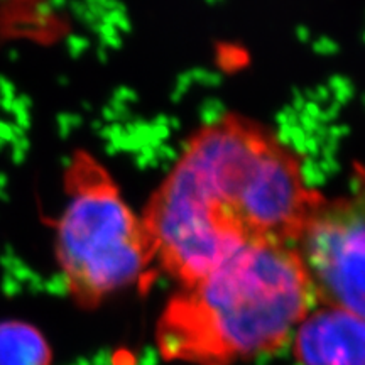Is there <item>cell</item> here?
<instances>
[{
    "label": "cell",
    "mask_w": 365,
    "mask_h": 365,
    "mask_svg": "<svg viewBox=\"0 0 365 365\" xmlns=\"http://www.w3.org/2000/svg\"><path fill=\"white\" fill-rule=\"evenodd\" d=\"M317 207L296 159L259 127L228 118L190 140L144 223L156 262L182 287L250 242L294 244Z\"/></svg>",
    "instance_id": "6da1fadb"
},
{
    "label": "cell",
    "mask_w": 365,
    "mask_h": 365,
    "mask_svg": "<svg viewBox=\"0 0 365 365\" xmlns=\"http://www.w3.org/2000/svg\"><path fill=\"white\" fill-rule=\"evenodd\" d=\"M293 245L314 303L365 319V210L357 203H318Z\"/></svg>",
    "instance_id": "277c9868"
},
{
    "label": "cell",
    "mask_w": 365,
    "mask_h": 365,
    "mask_svg": "<svg viewBox=\"0 0 365 365\" xmlns=\"http://www.w3.org/2000/svg\"><path fill=\"white\" fill-rule=\"evenodd\" d=\"M313 304L294 245L250 242L168 299L154 327V346L168 364H247L289 345Z\"/></svg>",
    "instance_id": "7a4b0ae2"
},
{
    "label": "cell",
    "mask_w": 365,
    "mask_h": 365,
    "mask_svg": "<svg viewBox=\"0 0 365 365\" xmlns=\"http://www.w3.org/2000/svg\"><path fill=\"white\" fill-rule=\"evenodd\" d=\"M287 346L296 365H365V319L314 303Z\"/></svg>",
    "instance_id": "5b68a950"
},
{
    "label": "cell",
    "mask_w": 365,
    "mask_h": 365,
    "mask_svg": "<svg viewBox=\"0 0 365 365\" xmlns=\"http://www.w3.org/2000/svg\"><path fill=\"white\" fill-rule=\"evenodd\" d=\"M54 254L70 298L93 309L139 284L156 264L153 240L97 161L78 154L65 176Z\"/></svg>",
    "instance_id": "3957f363"
},
{
    "label": "cell",
    "mask_w": 365,
    "mask_h": 365,
    "mask_svg": "<svg viewBox=\"0 0 365 365\" xmlns=\"http://www.w3.org/2000/svg\"><path fill=\"white\" fill-rule=\"evenodd\" d=\"M0 365H53L44 333L22 319L0 322Z\"/></svg>",
    "instance_id": "8992f818"
}]
</instances>
